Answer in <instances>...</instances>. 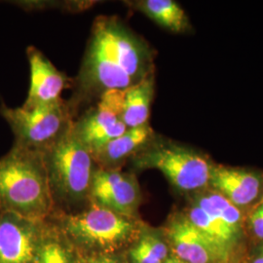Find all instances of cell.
Returning a JSON list of instances; mask_svg holds the SVG:
<instances>
[{
    "mask_svg": "<svg viewBox=\"0 0 263 263\" xmlns=\"http://www.w3.org/2000/svg\"><path fill=\"white\" fill-rule=\"evenodd\" d=\"M154 73V51L116 16L95 19L68 101L73 112L110 90H126ZM72 84V85H73Z\"/></svg>",
    "mask_w": 263,
    "mask_h": 263,
    "instance_id": "6da1fadb",
    "label": "cell"
},
{
    "mask_svg": "<svg viewBox=\"0 0 263 263\" xmlns=\"http://www.w3.org/2000/svg\"><path fill=\"white\" fill-rule=\"evenodd\" d=\"M54 207L42 151L13 144L0 158V213L44 220Z\"/></svg>",
    "mask_w": 263,
    "mask_h": 263,
    "instance_id": "7a4b0ae2",
    "label": "cell"
},
{
    "mask_svg": "<svg viewBox=\"0 0 263 263\" xmlns=\"http://www.w3.org/2000/svg\"><path fill=\"white\" fill-rule=\"evenodd\" d=\"M42 153L54 205L76 207L90 202L98 166L92 154L74 137L72 127Z\"/></svg>",
    "mask_w": 263,
    "mask_h": 263,
    "instance_id": "3957f363",
    "label": "cell"
},
{
    "mask_svg": "<svg viewBox=\"0 0 263 263\" xmlns=\"http://www.w3.org/2000/svg\"><path fill=\"white\" fill-rule=\"evenodd\" d=\"M131 162L135 169L158 170L177 190L193 194L209 188L215 165L202 152L157 136Z\"/></svg>",
    "mask_w": 263,
    "mask_h": 263,
    "instance_id": "277c9868",
    "label": "cell"
},
{
    "mask_svg": "<svg viewBox=\"0 0 263 263\" xmlns=\"http://www.w3.org/2000/svg\"><path fill=\"white\" fill-rule=\"evenodd\" d=\"M0 114L14 134V144L43 151L61 139L76 120L68 101L33 107L11 108L1 104Z\"/></svg>",
    "mask_w": 263,
    "mask_h": 263,
    "instance_id": "5b68a950",
    "label": "cell"
},
{
    "mask_svg": "<svg viewBox=\"0 0 263 263\" xmlns=\"http://www.w3.org/2000/svg\"><path fill=\"white\" fill-rule=\"evenodd\" d=\"M67 235L88 249L113 251L136 234V218L123 216L90 202L83 211L64 218Z\"/></svg>",
    "mask_w": 263,
    "mask_h": 263,
    "instance_id": "8992f818",
    "label": "cell"
},
{
    "mask_svg": "<svg viewBox=\"0 0 263 263\" xmlns=\"http://www.w3.org/2000/svg\"><path fill=\"white\" fill-rule=\"evenodd\" d=\"M123 91L105 92L94 106L74 120L72 133L90 153L128 129L122 119Z\"/></svg>",
    "mask_w": 263,
    "mask_h": 263,
    "instance_id": "52a82bcc",
    "label": "cell"
},
{
    "mask_svg": "<svg viewBox=\"0 0 263 263\" xmlns=\"http://www.w3.org/2000/svg\"><path fill=\"white\" fill-rule=\"evenodd\" d=\"M141 200V187L134 174L100 168L95 172L90 202L136 218Z\"/></svg>",
    "mask_w": 263,
    "mask_h": 263,
    "instance_id": "ba28073f",
    "label": "cell"
},
{
    "mask_svg": "<svg viewBox=\"0 0 263 263\" xmlns=\"http://www.w3.org/2000/svg\"><path fill=\"white\" fill-rule=\"evenodd\" d=\"M43 220L0 213V263H34Z\"/></svg>",
    "mask_w": 263,
    "mask_h": 263,
    "instance_id": "9c48e42d",
    "label": "cell"
},
{
    "mask_svg": "<svg viewBox=\"0 0 263 263\" xmlns=\"http://www.w3.org/2000/svg\"><path fill=\"white\" fill-rule=\"evenodd\" d=\"M209 188L219 193L242 212L263 198V177L250 170L215 164Z\"/></svg>",
    "mask_w": 263,
    "mask_h": 263,
    "instance_id": "30bf717a",
    "label": "cell"
},
{
    "mask_svg": "<svg viewBox=\"0 0 263 263\" xmlns=\"http://www.w3.org/2000/svg\"><path fill=\"white\" fill-rule=\"evenodd\" d=\"M167 236L176 257L184 263H226L228 258L183 214L170 220Z\"/></svg>",
    "mask_w": 263,
    "mask_h": 263,
    "instance_id": "8fae6325",
    "label": "cell"
},
{
    "mask_svg": "<svg viewBox=\"0 0 263 263\" xmlns=\"http://www.w3.org/2000/svg\"><path fill=\"white\" fill-rule=\"evenodd\" d=\"M30 86L25 107L55 104L62 101L63 91L73 84V81L60 71L41 51L30 46L27 50Z\"/></svg>",
    "mask_w": 263,
    "mask_h": 263,
    "instance_id": "7c38bea8",
    "label": "cell"
},
{
    "mask_svg": "<svg viewBox=\"0 0 263 263\" xmlns=\"http://www.w3.org/2000/svg\"><path fill=\"white\" fill-rule=\"evenodd\" d=\"M155 136L149 124L128 128L121 136L108 141L91 154L98 168L120 170L127 160H131Z\"/></svg>",
    "mask_w": 263,
    "mask_h": 263,
    "instance_id": "4fadbf2b",
    "label": "cell"
},
{
    "mask_svg": "<svg viewBox=\"0 0 263 263\" xmlns=\"http://www.w3.org/2000/svg\"><path fill=\"white\" fill-rule=\"evenodd\" d=\"M125 3L174 33H184L191 28L185 11L174 0H138Z\"/></svg>",
    "mask_w": 263,
    "mask_h": 263,
    "instance_id": "5bb4252c",
    "label": "cell"
},
{
    "mask_svg": "<svg viewBox=\"0 0 263 263\" xmlns=\"http://www.w3.org/2000/svg\"><path fill=\"white\" fill-rule=\"evenodd\" d=\"M154 73L123 91V122L127 128L148 124L154 97Z\"/></svg>",
    "mask_w": 263,
    "mask_h": 263,
    "instance_id": "9a60e30c",
    "label": "cell"
},
{
    "mask_svg": "<svg viewBox=\"0 0 263 263\" xmlns=\"http://www.w3.org/2000/svg\"><path fill=\"white\" fill-rule=\"evenodd\" d=\"M183 215L229 259L241 236L194 203L190 204Z\"/></svg>",
    "mask_w": 263,
    "mask_h": 263,
    "instance_id": "2e32d148",
    "label": "cell"
},
{
    "mask_svg": "<svg viewBox=\"0 0 263 263\" xmlns=\"http://www.w3.org/2000/svg\"><path fill=\"white\" fill-rule=\"evenodd\" d=\"M192 203L204 210L211 216L219 219L231 230H233L236 234L242 235L244 227L243 212L219 193L207 188L193 194Z\"/></svg>",
    "mask_w": 263,
    "mask_h": 263,
    "instance_id": "e0dca14e",
    "label": "cell"
},
{
    "mask_svg": "<svg viewBox=\"0 0 263 263\" xmlns=\"http://www.w3.org/2000/svg\"><path fill=\"white\" fill-rule=\"evenodd\" d=\"M132 263H164L168 256V245L154 230H143L130 252Z\"/></svg>",
    "mask_w": 263,
    "mask_h": 263,
    "instance_id": "ac0fdd59",
    "label": "cell"
},
{
    "mask_svg": "<svg viewBox=\"0 0 263 263\" xmlns=\"http://www.w3.org/2000/svg\"><path fill=\"white\" fill-rule=\"evenodd\" d=\"M34 263H76L66 246L57 240H47L39 246Z\"/></svg>",
    "mask_w": 263,
    "mask_h": 263,
    "instance_id": "d6986e66",
    "label": "cell"
},
{
    "mask_svg": "<svg viewBox=\"0 0 263 263\" xmlns=\"http://www.w3.org/2000/svg\"><path fill=\"white\" fill-rule=\"evenodd\" d=\"M248 223L253 234L263 241V198L250 210Z\"/></svg>",
    "mask_w": 263,
    "mask_h": 263,
    "instance_id": "ffe728a7",
    "label": "cell"
},
{
    "mask_svg": "<svg viewBox=\"0 0 263 263\" xmlns=\"http://www.w3.org/2000/svg\"><path fill=\"white\" fill-rule=\"evenodd\" d=\"M88 263H121L120 261H118L117 259L110 257V256H99V257H96L93 258L91 260H89Z\"/></svg>",
    "mask_w": 263,
    "mask_h": 263,
    "instance_id": "44dd1931",
    "label": "cell"
},
{
    "mask_svg": "<svg viewBox=\"0 0 263 263\" xmlns=\"http://www.w3.org/2000/svg\"><path fill=\"white\" fill-rule=\"evenodd\" d=\"M252 263H263V244L256 250L252 259Z\"/></svg>",
    "mask_w": 263,
    "mask_h": 263,
    "instance_id": "7402d4cb",
    "label": "cell"
},
{
    "mask_svg": "<svg viewBox=\"0 0 263 263\" xmlns=\"http://www.w3.org/2000/svg\"><path fill=\"white\" fill-rule=\"evenodd\" d=\"M167 262L168 263H184L182 262L181 260H179L178 257L176 256H172V257H168L167 258Z\"/></svg>",
    "mask_w": 263,
    "mask_h": 263,
    "instance_id": "603a6c76",
    "label": "cell"
},
{
    "mask_svg": "<svg viewBox=\"0 0 263 263\" xmlns=\"http://www.w3.org/2000/svg\"><path fill=\"white\" fill-rule=\"evenodd\" d=\"M164 263H168V262H167V259H166V260H165V262H164Z\"/></svg>",
    "mask_w": 263,
    "mask_h": 263,
    "instance_id": "cb8c5ba5",
    "label": "cell"
}]
</instances>
